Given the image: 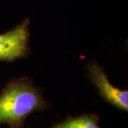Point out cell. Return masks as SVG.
Listing matches in <instances>:
<instances>
[{
    "label": "cell",
    "instance_id": "obj_1",
    "mask_svg": "<svg viewBox=\"0 0 128 128\" xmlns=\"http://www.w3.org/2000/svg\"><path fill=\"white\" fill-rule=\"evenodd\" d=\"M46 107L40 92L28 79L16 80L9 82L0 95V125L22 128L29 114Z\"/></svg>",
    "mask_w": 128,
    "mask_h": 128
},
{
    "label": "cell",
    "instance_id": "obj_2",
    "mask_svg": "<svg viewBox=\"0 0 128 128\" xmlns=\"http://www.w3.org/2000/svg\"><path fill=\"white\" fill-rule=\"evenodd\" d=\"M30 20L25 18L14 29L0 34V61L23 58L28 52Z\"/></svg>",
    "mask_w": 128,
    "mask_h": 128
},
{
    "label": "cell",
    "instance_id": "obj_3",
    "mask_svg": "<svg viewBox=\"0 0 128 128\" xmlns=\"http://www.w3.org/2000/svg\"><path fill=\"white\" fill-rule=\"evenodd\" d=\"M89 76L102 97L112 105L124 111L128 110V90H120L109 81L105 71L98 64H92L88 66Z\"/></svg>",
    "mask_w": 128,
    "mask_h": 128
},
{
    "label": "cell",
    "instance_id": "obj_4",
    "mask_svg": "<svg viewBox=\"0 0 128 128\" xmlns=\"http://www.w3.org/2000/svg\"><path fill=\"white\" fill-rule=\"evenodd\" d=\"M99 118L95 114H83L76 118H67L52 128H100Z\"/></svg>",
    "mask_w": 128,
    "mask_h": 128
}]
</instances>
